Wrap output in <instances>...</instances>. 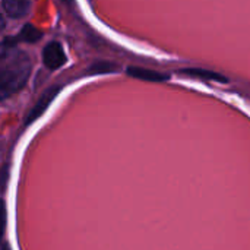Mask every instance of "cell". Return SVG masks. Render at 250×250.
I'll list each match as a JSON object with an SVG mask.
<instances>
[{"mask_svg": "<svg viewBox=\"0 0 250 250\" xmlns=\"http://www.w3.org/2000/svg\"><path fill=\"white\" fill-rule=\"evenodd\" d=\"M117 69V66L111 62H105V60H100V62H95L94 64L89 66V72L91 73H111Z\"/></svg>", "mask_w": 250, "mask_h": 250, "instance_id": "obj_8", "label": "cell"}, {"mask_svg": "<svg viewBox=\"0 0 250 250\" xmlns=\"http://www.w3.org/2000/svg\"><path fill=\"white\" fill-rule=\"evenodd\" d=\"M41 38H42V32H41L38 28H35V26H34V25H31V23H25V25H23V28L19 31V34H18V38H16V40L32 44V42L40 41Z\"/></svg>", "mask_w": 250, "mask_h": 250, "instance_id": "obj_7", "label": "cell"}, {"mask_svg": "<svg viewBox=\"0 0 250 250\" xmlns=\"http://www.w3.org/2000/svg\"><path fill=\"white\" fill-rule=\"evenodd\" d=\"M41 57H42L44 66L50 70H56L67 62L64 48H63L62 42H59V41H50L42 48Z\"/></svg>", "mask_w": 250, "mask_h": 250, "instance_id": "obj_2", "label": "cell"}, {"mask_svg": "<svg viewBox=\"0 0 250 250\" xmlns=\"http://www.w3.org/2000/svg\"><path fill=\"white\" fill-rule=\"evenodd\" d=\"M60 89H62V86H59V85H51L50 88H47L42 94H41V97L37 100V103H35V105L32 107V110L28 113V116H26V125H29V123H32L34 120H37L45 110H47V107L53 103V100L56 98V95L60 92Z\"/></svg>", "mask_w": 250, "mask_h": 250, "instance_id": "obj_3", "label": "cell"}, {"mask_svg": "<svg viewBox=\"0 0 250 250\" xmlns=\"http://www.w3.org/2000/svg\"><path fill=\"white\" fill-rule=\"evenodd\" d=\"M31 69L32 63L25 51L10 50L9 54H3L0 64V92L3 100L21 91L26 85Z\"/></svg>", "mask_w": 250, "mask_h": 250, "instance_id": "obj_1", "label": "cell"}, {"mask_svg": "<svg viewBox=\"0 0 250 250\" xmlns=\"http://www.w3.org/2000/svg\"><path fill=\"white\" fill-rule=\"evenodd\" d=\"M32 3L28 0H3L1 9L12 19H21L28 15Z\"/></svg>", "mask_w": 250, "mask_h": 250, "instance_id": "obj_4", "label": "cell"}, {"mask_svg": "<svg viewBox=\"0 0 250 250\" xmlns=\"http://www.w3.org/2000/svg\"><path fill=\"white\" fill-rule=\"evenodd\" d=\"M180 73L193 76V78H201V79H207V81H218V82H227V79L212 70H205V69H180Z\"/></svg>", "mask_w": 250, "mask_h": 250, "instance_id": "obj_6", "label": "cell"}, {"mask_svg": "<svg viewBox=\"0 0 250 250\" xmlns=\"http://www.w3.org/2000/svg\"><path fill=\"white\" fill-rule=\"evenodd\" d=\"M1 250H10V248H9V245H7V243H4V245L1 246Z\"/></svg>", "mask_w": 250, "mask_h": 250, "instance_id": "obj_9", "label": "cell"}, {"mask_svg": "<svg viewBox=\"0 0 250 250\" xmlns=\"http://www.w3.org/2000/svg\"><path fill=\"white\" fill-rule=\"evenodd\" d=\"M126 73L135 79H142V81H148V82H164L168 79V75H164L158 70L139 67V66H129L126 69Z\"/></svg>", "mask_w": 250, "mask_h": 250, "instance_id": "obj_5", "label": "cell"}]
</instances>
